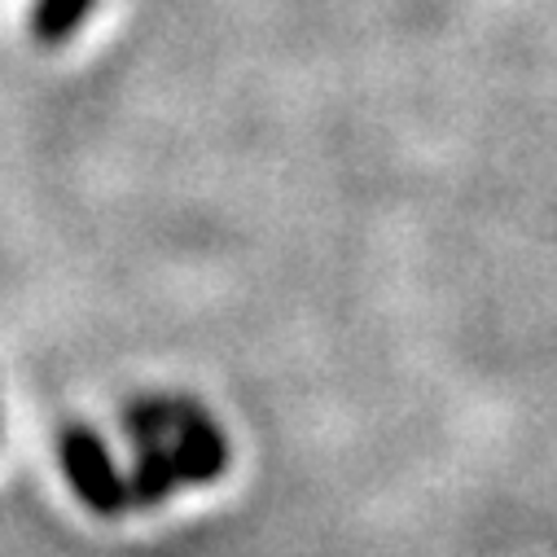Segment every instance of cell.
<instances>
[{"mask_svg":"<svg viewBox=\"0 0 557 557\" xmlns=\"http://www.w3.org/2000/svg\"><path fill=\"white\" fill-rule=\"evenodd\" d=\"M97 0H36L32 10V36L36 45H66L75 27L92 14Z\"/></svg>","mask_w":557,"mask_h":557,"instance_id":"3957f363","label":"cell"},{"mask_svg":"<svg viewBox=\"0 0 557 557\" xmlns=\"http://www.w3.org/2000/svg\"><path fill=\"white\" fill-rule=\"evenodd\" d=\"M62 470L75 487V496L92 509V513H123L127 500V479L114 470L106 444L88 431V426H66L62 431Z\"/></svg>","mask_w":557,"mask_h":557,"instance_id":"6da1fadb","label":"cell"},{"mask_svg":"<svg viewBox=\"0 0 557 557\" xmlns=\"http://www.w3.org/2000/svg\"><path fill=\"white\" fill-rule=\"evenodd\" d=\"M168 453L176 466V483H211L228 461V444L211 426V417L194 404H172V399H168Z\"/></svg>","mask_w":557,"mask_h":557,"instance_id":"7a4b0ae2","label":"cell"}]
</instances>
